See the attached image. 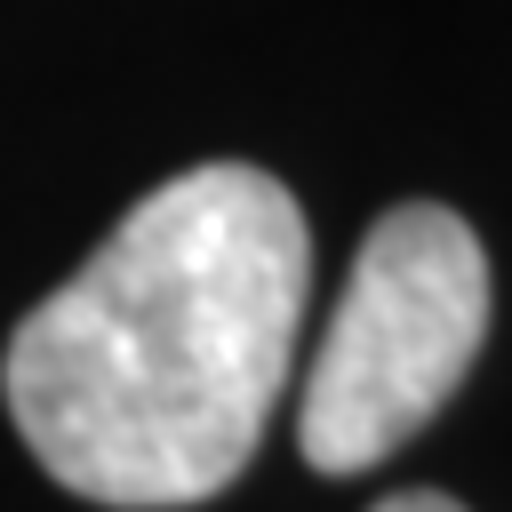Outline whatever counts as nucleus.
Instances as JSON below:
<instances>
[{
	"label": "nucleus",
	"instance_id": "nucleus-2",
	"mask_svg": "<svg viewBox=\"0 0 512 512\" xmlns=\"http://www.w3.org/2000/svg\"><path fill=\"white\" fill-rule=\"evenodd\" d=\"M480 336H488V256L472 224L440 200L384 208L360 240L352 288L296 400L304 464L328 480L384 464L408 432L440 416Z\"/></svg>",
	"mask_w": 512,
	"mask_h": 512
},
{
	"label": "nucleus",
	"instance_id": "nucleus-1",
	"mask_svg": "<svg viewBox=\"0 0 512 512\" xmlns=\"http://www.w3.org/2000/svg\"><path fill=\"white\" fill-rule=\"evenodd\" d=\"M312 232L280 176L208 160L144 192L0 360L8 424L88 504L176 512L240 480L296 360Z\"/></svg>",
	"mask_w": 512,
	"mask_h": 512
},
{
	"label": "nucleus",
	"instance_id": "nucleus-3",
	"mask_svg": "<svg viewBox=\"0 0 512 512\" xmlns=\"http://www.w3.org/2000/svg\"><path fill=\"white\" fill-rule=\"evenodd\" d=\"M368 512H464V504L440 496V488H400V496H384V504H368Z\"/></svg>",
	"mask_w": 512,
	"mask_h": 512
}]
</instances>
